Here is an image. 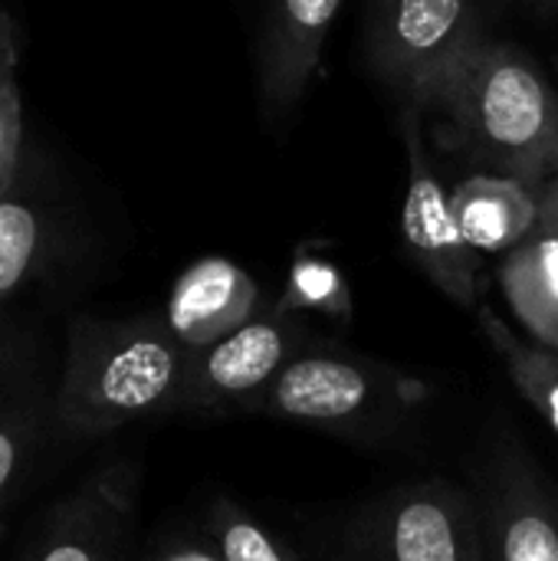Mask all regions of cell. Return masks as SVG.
Instances as JSON below:
<instances>
[{
    "label": "cell",
    "instance_id": "cell-1",
    "mask_svg": "<svg viewBox=\"0 0 558 561\" xmlns=\"http://www.w3.org/2000/svg\"><path fill=\"white\" fill-rule=\"evenodd\" d=\"M187 358L191 348L171 335L164 316L79 319L53 401L56 424L76 437H99L145 414L174 411Z\"/></svg>",
    "mask_w": 558,
    "mask_h": 561
},
{
    "label": "cell",
    "instance_id": "cell-2",
    "mask_svg": "<svg viewBox=\"0 0 558 561\" xmlns=\"http://www.w3.org/2000/svg\"><path fill=\"white\" fill-rule=\"evenodd\" d=\"M460 145L493 174L543 187L558 174V92L520 49L477 39L441 102Z\"/></svg>",
    "mask_w": 558,
    "mask_h": 561
},
{
    "label": "cell",
    "instance_id": "cell-3",
    "mask_svg": "<svg viewBox=\"0 0 558 561\" xmlns=\"http://www.w3.org/2000/svg\"><path fill=\"white\" fill-rule=\"evenodd\" d=\"M428 401V385L345 348H303L263 391L253 414L345 440H382Z\"/></svg>",
    "mask_w": 558,
    "mask_h": 561
},
{
    "label": "cell",
    "instance_id": "cell-4",
    "mask_svg": "<svg viewBox=\"0 0 558 561\" xmlns=\"http://www.w3.org/2000/svg\"><path fill=\"white\" fill-rule=\"evenodd\" d=\"M470 0H375L368 62L408 105H437L477 43Z\"/></svg>",
    "mask_w": 558,
    "mask_h": 561
},
{
    "label": "cell",
    "instance_id": "cell-5",
    "mask_svg": "<svg viewBox=\"0 0 558 561\" xmlns=\"http://www.w3.org/2000/svg\"><path fill=\"white\" fill-rule=\"evenodd\" d=\"M352 542L362 561H490L483 513L470 493L441 480L391 493Z\"/></svg>",
    "mask_w": 558,
    "mask_h": 561
},
{
    "label": "cell",
    "instance_id": "cell-6",
    "mask_svg": "<svg viewBox=\"0 0 558 561\" xmlns=\"http://www.w3.org/2000/svg\"><path fill=\"white\" fill-rule=\"evenodd\" d=\"M306 325L293 309H270L234 335L191 352L174 401L178 414H253L276 375L306 348Z\"/></svg>",
    "mask_w": 558,
    "mask_h": 561
},
{
    "label": "cell",
    "instance_id": "cell-7",
    "mask_svg": "<svg viewBox=\"0 0 558 561\" xmlns=\"http://www.w3.org/2000/svg\"><path fill=\"white\" fill-rule=\"evenodd\" d=\"M401 138L408 151V191L401 204V243L411 263L457 306L477 302L480 253L464 237L451 191L434 171L424 145L421 108L405 105Z\"/></svg>",
    "mask_w": 558,
    "mask_h": 561
},
{
    "label": "cell",
    "instance_id": "cell-8",
    "mask_svg": "<svg viewBox=\"0 0 558 561\" xmlns=\"http://www.w3.org/2000/svg\"><path fill=\"white\" fill-rule=\"evenodd\" d=\"M490 561H558V500L520 447H500L487 477Z\"/></svg>",
    "mask_w": 558,
    "mask_h": 561
},
{
    "label": "cell",
    "instance_id": "cell-9",
    "mask_svg": "<svg viewBox=\"0 0 558 561\" xmlns=\"http://www.w3.org/2000/svg\"><path fill=\"white\" fill-rule=\"evenodd\" d=\"M342 3L345 0H266L260 36L263 118L276 122L303 102Z\"/></svg>",
    "mask_w": 558,
    "mask_h": 561
},
{
    "label": "cell",
    "instance_id": "cell-10",
    "mask_svg": "<svg viewBox=\"0 0 558 561\" xmlns=\"http://www.w3.org/2000/svg\"><path fill=\"white\" fill-rule=\"evenodd\" d=\"M260 306V286L243 266L224 256H204L171 286L164 322L184 348L197 352L263 316Z\"/></svg>",
    "mask_w": 558,
    "mask_h": 561
},
{
    "label": "cell",
    "instance_id": "cell-11",
    "mask_svg": "<svg viewBox=\"0 0 558 561\" xmlns=\"http://www.w3.org/2000/svg\"><path fill=\"white\" fill-rule=\"evenodd\" d=\"M132 500L99 480L59 506L33 561H132Z\"/></svg>",
    "mask_w": 558,
    "mask_h": 561
},
{
    "label": "cell",
    "instance_id": "cell-12",
    "mask_svg": "<svg viewBox=\"0 0 558 561\" xmlns=\"http://www.w3.org/2000/svg\"><path fill=\"white\" fill-rule=\"evenodd\" d=\"M457 224L477 253H510L539 227V187L477 171L451 191Z\"/></svg>",
    "mask_w": 558,
    "mask_h": 561
},
{
    "label": "cell",
    "instance_id": "cell-13",
    "mask_svg": "<svg viewBox=\"0 0 558 561\" xmlns=\"http://www.w3.org/2000/svg\"><path fill=\"white\" fill-rule=\"evenodd\" d=\"M497 279L529 335L558 352V237L536 230L529 240L503 253Z\"/></svg>",
    "mask_w": 558,
    "mask_h": 561
},
{
    "label": "cell",
    "instance_id": "cell-14",
    "mask_svg": "<svg viewBox=\"0 0 558 561\" xmlns=\"http://www.w3.org/2000/svg\"><path fill=\"white\" fill-rule=\"evenodd\" d=\"M483 335L490 339L493 352L500 355L513 388L523 394V401L549 424L558 437V352L520 339L493 309H480Z\"/></svg>",
    "mask_w": 558,
    "mask_h": 561
},
{
    "label": "cell",
    "instance_id": "cell-15",
    "mask_svg": "<svg viewBox=\"0 0 558 561\" xmlns=\"http://www.w3.org/2000/svg\"><path fill=\"white\" fill-rule=\"evenodd\" d=\"M16 362L0 365V510L23 477L43 431V394Z\"/></svg>",
    "mask_w": 558,
    "mask_h": 561
},
{
    "label": "cell",
    "instance_id": "cell-16",
    "mask_svg": "<svg viewBox=\"0 0 558 561\" xmlns=\"http://www.w3.org/2000/svg\"><path fill=\"white\" fill-rule=\"evenodd\" d=\"M207 542L224 561H296V556L247 510L220 500L207 519Z\"/></svg>",
    "mask_w": 558,
    "mask_h": 561
},
{
    "label": "cell",
    "instance_id": "cell-17",
    "mask_svg": "<svg viewBox=\"0 0 558 561\" xmlns=\"http://www.w3.org/2000/svg\"><path fill=\"white\" fill-rule=\"evenodd\" d=\"M43 247V227L30 204L0 201V302L10 299L33 273Z\"/></svg>",
    "mask_w": 558,
    "mask_h": 561
},
{
    "label": "cell",
    "instance_id": "cell-18",
    "mask_svg": "<svg viewBox=\"0 0 558 561\" xmlns=\"http://www.w3.org/2000/svg\"><path fill=\"white\" fill-rule=\"evenodd\" d=\"M283 309H299V306H332L342 309L345 306V283L339 276L335 266H329L326 260H299L289 273V293L286 302H280Z\"/></svg>",
    "mask_w": 558,
    "mask_h": 561
},
{
    "label": "cell",
    "instance_id": "cell-19",
    "mask_svg": "<svg viewBox=\"0 0 558 561\" xmlns=\"http://www.w3.org/2000/svg\"><path fill=\"white\" fill-rule=\"evenodd\" d=\"M20 161V85H10L0 99V201L7 197Z\"/></svg>",
    "mask_w": 558,
    "mask_h": 561
},
{
    "label": "cell",
    "instance_id": "cell-20",
    "mask_svg": "<svg viewBox=\"0 0 558 561\" xmlns=\"http://www.w3.org/2000/svg\"><path fill=\"white\" fill-rule=\"evenodd\" d=\"M145 561H224L210 542H191V539H174L158 546Z\"/></svg>",
    "mask_w": 558,
    "mask_h": 561
},
{
    "label": "cell",
    "instance_id": "cell-21",
    "mask_svg": "<svg viewBox=\"0 0 558 561\" xmlns=\"http://www.w3.org/2000/svg\"><path fill=\"white\" fill-rule=\"evenodd\" d=\"M10 85H16V43H13V23L0 10V99Z\"/></svg>",
    "mask_w": 558,
    "mask_h": 561
},
{
    "label": "cell",
    "instance_id": "cell-22",
    "mask_svg": "<svg viewBox=\"0 0 558 561\" xmlns=\"http://www.w3.org/2000/svg\"><path fill=\"white\" fill-rule=\"evenodd\" d=\"M539 233L558 237V174L539 187Z\"/></svg>",
    "mask_w": 558,
    "mask_h": 561
},
{
    "label": "cell",
    "instance_id": "cell-23",
    "mask_svg": "<svg viewBox=\"0 0 558 561\" xmlns=\"http://www.w3.org/2000/svg\"><path fill=\"white\" fill-rule=\"evenodd\" d=\"M536 3H546V7H558V0H536Z\"/></svg>",
    "mask_w": 558,
    "mask_h": 561
}]
</instances>
